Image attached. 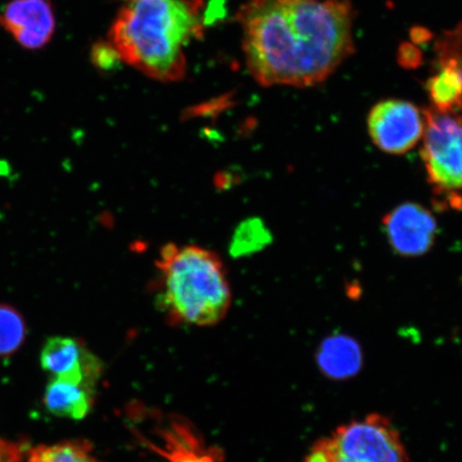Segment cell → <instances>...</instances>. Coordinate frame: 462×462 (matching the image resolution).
I'll return each instance as SVG.
<instances>
[{
    "label": "cell",
    "instance_id": "cell-10",
    "mask_svg": "<svg viewBox=\"0 0 462 462\" xmlns=\"http://www.w3.org/2000/svg\"><path fill=\"white\" fill-rule=\"evenodd\" d=\"M0 27L22 48L42 50L56 31L53 5L50 0H11L0 14Z\"/></svg>",
    "mask_w": 462,
    "mask_h": 462
},
{
    "label": "cell",
    "instance_id": "cell-1",
    "mask_svg": "<svg viewBox=\"0 0 462 462\" xmlns=\"http://www.w3.org/2000/svg\"><path fill=\"white\" fill-rule=\"evenodd\" d=\"M236 19L247 70L262 86L320 84L355 51L343 0H247Z\"/></svg>",
    "mask_w": 462,
    "mask_h": 462
},
{
    "label": "cell",
    "instance_id": "cell-14",
    "mask_svg": "<svg viewBox=\"0 0 462 462\" xmlns=\"http://www.w3.org/2000/svg\"><path fill=\"white\" fill-rule=\"evenodd\" d=\"M22 462H102L91 444L77 439L29 448Z\"/></svg>",
    "mask_w": 462,
    "mask_h": 462
},
{
    "label": "cell",
    "instance_id": "cell-19",
    "mask_svg": "<svg viewBox=\"0 0 462 462\" xmlns=\"http://www.w3.org/2000/svg\"><path fill=\"white\" fill-rule=\"evenodd\" d=\"M304 462H328L325 456L321 453L320 449L314 448L313 452L308 456Z\"/></svg>",
    "mask_w": 462,
    "mask_h": 462
},
{
    "label": "cell",
    "instance_id": "cell-15",
    "mask_svg": "<svg viewBox=\"0 0 462 462\" xmlns=\"http://www.w3.org/2000/svg\"><path fill=\"white\" fill-rule=\"evenodd\" d=\"M273 241V236L263 219L247 218L235 230L229 246L230 255L235 258L252 256Z\"/></svg>",
    "mask_w": 462,
    "mask_h": 462
},
{
    "label": "cell",
    "instance_id": "cell-4",
    "mask_svg": "<svg viewBox=\"0 0 462 462\" xmlns=\"http://www.w3.org/2000/svg\"><path fill=\"white\" fill-rule=\"evenodd\" d=\"M125 423L148 462H225L223 450L208 443L182 415L134 402L126 410Z\"/></svg>",
    "mask_w": 462,
    "mask_h": 462
},
{
    "label": "cell",
    "instance_id": "cell-11",
    "mask_svg": "<svg viewBox=\"0 0 462 462\" xmlns=\"http://www.w3.org/2000/svg\"><path fill=\"white\" fill-rule=\"evenodd\" d=\"M96 390L70 381L51 378L44 392L46 410L58 418L84 420L95 404Z\"/></svg>",
    "mask_w": 462,
    "mask_h": 462
},
{
    "label": "cell",
    "instance_id": "cell-8",
    "mask_svg": "<svg viewBox=\"0 0 462 462\" xmlns=\"http://www.w3.org/2000/svg\"><path fill=\"white\" fill-rule=\"evenodd\" d=\"M389 245L402 257L426 255L437 240L438 223L433 213L417 202H404L383 217Z\"/></svg>",
    "mask_w": 462,
    "mask_h": 462
},
{
    "label": "cell",
    "instance_id": "cell-3",
    "mask_svg": "<svg viewBox=\"0 0 462 462\" xmlns=\"http://www.w3.org/2000/svg\"><path fill=\"white\" fill-rule=\"evenodd\" d=\"M157 304L172 325L211 327L233 303L226 268L217 253L199 245H166L157 262Z\"/></svg>",
    "mask_w": 462,
    "mask_h": 462
},
{
    "label": "cell",
    "instance_id": "cell-13",
    "mask_svg": "<svg viewBox=\"0 0 462 462\" xmlns=\"http://www.w3.org/2000/svg\"><path fill=\"white\" fill-rule=\"evenodd\" d=\"M432 108L442 113L462 114V73L453 67L437 65L436 74L427 80Z\"/></svg>",
    "mask_w": 462,
    "mask_h": 462
},
{
    "label": "cell",
    "instance_id": "cell-6",
    "mask_svg": "<svg viewBox=\"0 0 462 462\" xmlns=\"http://www.w3.org/2000/svg\"><path fill=\"white\" fill-rule=\"evenodd\" d=\"M315 448L328 462H407L400 435L379 414L339 427Z\"/></svg>",
    "mask_w": 462,
    "mask_h": 462
},
{
    "label": "cell",
    "instance_id": "cell-9",
    "mask_svg": "<svg viewBox=\"0 0 462 462\" xmlns=\"http://www.w3.org/2000/svg\"><path fill=\"white\" fill-rule=\"evenodd\" d=\"M43 371L51 378L70 381L96 390L103 364L82 340L54 337L46 340L40 354Z\"/></svg>",
    "mask_w": 462,
    "mask_h": 462
},
{
    "label": "cell",
    "instance_id": "cell-2",
    "mask_svg": "<svg viewBox=\"0 0 462 462\" xmlns=\"http://www.w3.org/2000/svg\"><path fill=\"white\" fill-rule=\"evenodd\" d=\"M201 0H124L108 32L118 60L162 83L187 74L186 51L204 34Z\"/></svg>",
    "mask_w": 462,
    "mask_h": 462
},
{
    "label": "cell",
    "instance_id": "cell-7",
    "mask_svg": "<svg viewBox=\"0 0 462 462\" xmlns=\"http://www.w3.org/2000/svg\"><path fill=\"white\" fill-rule=\"evenodd\" d=\"M426 126L425 113L413 103L389 99L371 109L367 118L369 137L381 152L406 154L421 142Z\"/></svg>",
    "mask_w": 462,
    "mask_h": 462
},
{
    "label": "cell",
    "instance_id": "cell-16",
    "mask_svg": "<svg viewBox=\"0 0 462 462\" xmlns=\"http://www.w3.org/2000/svg\"><path fill=\"white\" fill-rule=\"evenodd\" d=\"M26 337L24 317L14 306L0 303V357L14 355L24 345Z\"/></svg>",
    "mask_w": 462,
    "mask_h": 462
},
{
    "label": "cell",
    "instance_id": "cell-5",
    "mask_svg": "<svg viewBox=\"0 0 462 462\" xmlns=\"http://www.w3.org/2000/svg\"><path fill=\"white\" fill-rule=\"evenodd\" d=\"M420 158L437 209H462V114L425 109Z\"/></svg>",
    "mask_w": 462,
    "mask_h": 462
},
{
    "label": "cell",
    "instance_id": "cell-18",
    "mask_svg": "<svg viewBox=\"0 0 462 462\" xmlns=\"http://www.w3.org/2000/svg\"><path fill=\"white\" fill-rule=\"evenodd\" d=\"M27 450L24 442L0 438V462H22Z\"/></svg>",
    "mask_w": 462,
    "mask_h": 462
},
{
    "label": "cell",
    "instance_id": "cell-17",
    "mask_svg": "<svg viewBox=\"0 0 462 462\" xmlns=\"http://www.w3.org/2000/svg\"><path fill=\"white\" fill-rule=\"evenodd\" d=\"M437 65H447L462 72V26L448 32L437 44Z\"/></svg>",
    "mask_w": 462,
    "mask_h": 462
},
{
    "label": "cell",
    "instance_id": "cell-12",
    "mask_svg": "<svg viewBox=\"0 0 462 462\" xmlns=\"http://www.w3.org/2000/svg\"><path fill=\"white\" fill-rule=\"evenodd\" d=\"M318 365L328 377L344 379L352 377L362 365V351L356 340L346 334H334L319 346Z\"/></svg>",
    "mask_w": 462,
    "mask_h": 462
}]
</instances>
